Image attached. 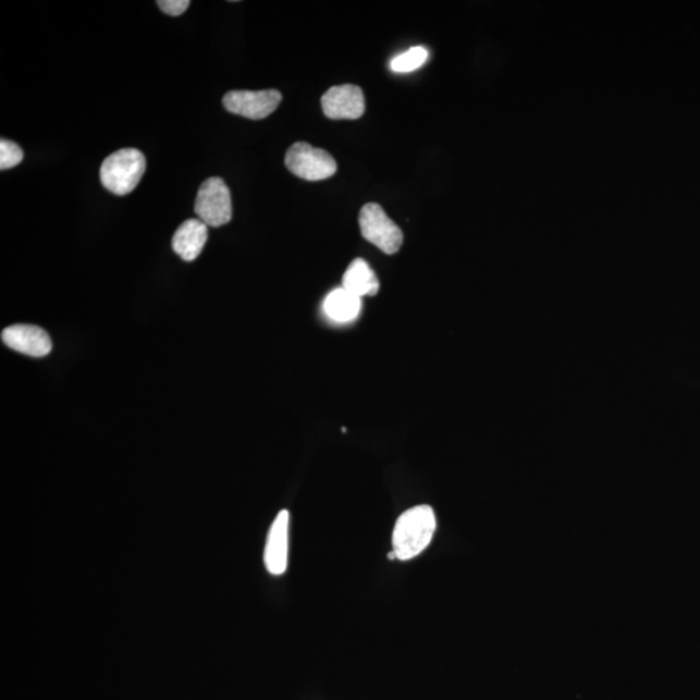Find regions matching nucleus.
I'll return each instance as SVG.
<instances>
[{"label":"nucleus","mask_w":700,"mask_h":700,"mask_svg":"<svg viewBox=\"0 0 700 700\" xmlns=\"http://www.w3.org/2000/svg\"><path fill=\"white\" fill-rule=\"evenodd\" d=\"M437 532V515L428 505H419L400 515L393 529V552L398 561H412L430 545Z\"/></svg>","instance_id":"1"},{"label":"nucleus","mask_w":700,"mask_h":700,"mask_svg":"<svg viewBox=\"0 0 700 700\" xmlns=\"http://www.w3.org/2000/svg\"><path fill=\"white\" fill-rule=\"evenodd\" d=\"M145 172V155L135 148H124L108 156L100 168V180L108 192L124 196L137 188Z\"/></svg>","instance_id":"2"},{"label":"nucleus","mask_w":700,"mask_h":700,"mask_svg":"<svg viewBox=\"0 0 700 700\" xmlns=\"http://www.w3.org/2000/svg\"><path fill=\"white\" fill-rule=\"evenodd\" d=\"M358 222L365 240L383 250L385 255L397 254L403 246V231L386 216L379 204H366L359 212Z\"/></svg>","instance_id":"3"},{"label":"nucleus","mask_w":700,"mask_h":700,"mask_svg":"<svg viewBox=\"0 0 700 700\" xmlns=\"http://www.w3.org/2000/svg\"><path fill=\"white\" fill-rule=\"evenodd\" d=\"M284 162L292 174L311 182L328 180L337 170L335 159L328 151L305 142H297L291 146L285 153Z\"/></svg>","instance_id":"4"},{"label":"nucleus","mask_w":700,"mask_h":700,"mask_svg":"<svg viewBox=\"0 0 700 700\" xmlns=\"http://www.w3.org/2000/svg\"><path fill=\"white\" fill-rule=\"evenodd\" d=\"M195 213L207 226L220 228L233 219V200L230 189L221 179H209L201 183L196 196Z\"/></svg>","instance_id":"5"},{"label":"nucleus","mask_w":700,"mask_h":700,"mask_svg":"<svg viewBox=\"0 0 700 700\" xmlns=\"http://www.w3.org/2000/svg\"><path fill=\"white\" fill-rule=\"evenodd\" d=\"M282 94L277 90L230 91L224 95L222 105L226 111L249 120H263L274 113L281 105Z\"/></svg>","instance_id":"6"},{"label":"nucleus","mask_w":700,"mask_h":700,"mask_svg":"<svg viewBox=\"0 0 700 700\" xmlns=\"http://www.w3.org/2000/svg\"><path fill=\"white\" fill-rule=\"evenodd\" d=\"M326 118L331 120H357L365 113V97L361 87L342 85L331 87L322 97Z\"/></svg>","instance_id":"7"},{"label":"nucleus","mask_w":700,"mask_h":700,"mask_svg":"<svg viewBox=\"0 0 700 700\" xmlns=\"http://www.w3.org/2000/svg\"><path fill=\"white\" fill-rule=\"evenodd\" d=\"M2 340L9 348L30 357H45L52 349L47 332L32 324L10 326L2 332Z\"/></svg>","instance_id":"8"},{"label":"nucleus","mask_w":700,"mask_h":700,"mask_svg":"<svg viewBox=\"0 0 700 700\" xmlns=\"http://www.w3.org/2000/svg\"><path fill=\"white\" fill-rule=\"evenodd\" d=\"M290 513L282 509L271 525L267 548H265V566L271 575L281 576L288 566Z\"/></svg>","instance_id":"9"},{"label":"nucleus","mask_w":700,"mask_h":700,"mask_svg":"<svg viewBox=\"0 0 700 700\" xmlns=\"http://www.w3.org/2000/svg\"><path fill=\"white\" fill-rule=\"evenodd\" d=\"M207 240V224L200 220H187L175 231L172 247L182 260L192 262L201 254Z\"/></svg>","instance_id":"10"},{"label":"nucleus","mask_w":700,"mask_h":700,"mask_svg":"<svg viewBox=\"0 0 700 700\" xmlns=\"http://www.w3.org/2000/svg\"><path fill=\"white\" fill-rule=\"evenodd\" d=\"M343 288L363 298L365 296H376L380 290V283L370 265L363 258H356L345 271Z\"/></svg>","instance_id":"11"},{"label":"nucleus","mask_w":700,"mask_h":700,"mask_svg":"<svg viewBox=\"0 0 700 700\" xmlns=\"http://www.w3.org/2000/svg\"><path fill=\"white\" fill-rule=\"evenodd\" d=\"M323 309L326 316L337 323L355 321L363 309L361 298L351 294L345 288H336L326 297Z\"/></svg>","instance_id":"12"},{"label":"nucleus","mask_w":700,"mask_h":700,"mask_svg":"<svg viewBox=\"0 0 700 700\" xmlns=\"http://www.w3.org/2000/svg\"><path fill=\"white\" fill-rule=\"evenodd\" d=\"M428 59V51L425 47H413L409 51L401 53L391 63V70L396 73H409L417 71Z\"/></svg>","instance_id":"13"},{"label":"nucleus","mask_w":700,"mask_h":700,"mask_svg":"<svg viewBox=\"0 0 700 700\" xmlns=\"http://www.w3.org/2000/svg\"><path fill=\"white\" fill-rule=\"evenodd\" d=\"M24 159L23 149L11 140H0V169L15 168Z\"/></svg>","instance_id":"14"},{"label":"nucleus","mask_w":700,"mask_h":700,"mask_svg":"<svg viewBox=\"0 0 700 700\" xmlns=\"http://www.w3.org/2000/svg\"><path fill=\"white\" fill-rule=\"evenodd\" d=\"M192 4L189 0H159V9L169 16H181Z\"/></svg>","instance_id":"15"},{"label":"nucleus","mask_w":700,"mask_h":700,"mask_svg":"<svg viewBox=\"0 0 700 700\" xmlns=\"http://www.w3.org/2000/svg\"><path fill=\"white\" fill-rule=\"evenodd\" d=\"M389 560H390V561L397 560L396 553H394V552H393V550H392V552H391V553H389Z\"/></svg>","instance_id":"16"}]
</instances>
